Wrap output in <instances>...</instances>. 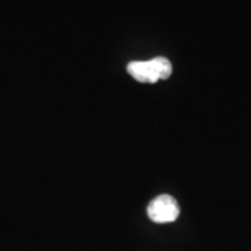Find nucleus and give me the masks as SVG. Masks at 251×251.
<instances>
[{
  "instance_id": "nucleus-1",
  "label": "nucleus",
  "mask_w": 251,
  "mask_h": 251,
  "mask_svg": "<svg viewBox=\"0 0 251 251\" xmlns=\"http://www.w3.org/2000/svg\"><path fill=\"white\" fill-rule=\"evenodd\" d=\"M127 72L138 82H156L171 77L172 64L165 57H155L148 62H131Z\"/></svg>"
},
{
  "instance_id": "nucleus-2",
  "label": "nucleus",
  "mask_w": 251,
  "mask_h": 251,
  "mask_svg": "<svg viewBox=\"0 0 251 251\" xmlns=\"http://www.w3.org/2000/svg\"><path fill=\"white\" fill-rule=\"evenodd\" d=\"M179 205L176 202V200L168 194L159 196L155 200H152L148 205L147 214L150 216V219L153 221L155 224H168L173 222L177 219L179 216Z\"/></svg>"
}]
</instances>
